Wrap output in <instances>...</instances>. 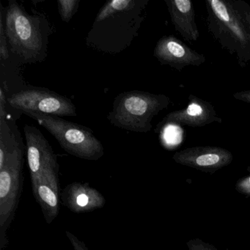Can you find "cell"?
<instances>
[{
  "mask_svg": "<svg viewBox=\"0 0 250 250\" xmlns=\"http://www.w3.org/2000/svg\"><path fill=\"white\" fill-rule=\"evenodd\" d=\"M149 0H110L98 13L86 43L104 53L117 54L138 35Z\"/></svg>",
  "mask_w": 250,
  "mask_h": 250,
  "instance_id": "obj_1",
  "label": "cell"
},
{
  "mask_svg": "<svg viewBox=\"0 0 250 250\" xmlns=\"http://www.w3.org/2000/svg\"><path fill=\"white\" fill-rule=\"evenodd\" d=\"M5 33L11 51L26 62H42L47 57L49 22L43 15H30L10 0L5 13Z\"/></svg>",
  "mask_w": 250,
  "mask_h": 250,
  "instance_id": "obj_2",
  "label": "cell"
},
{
  "mask_svg": "<svg viewBox=\"0 0 250 250\" xmlns=\"http://www.w3.org/2000/svg\"><path fill=\"white\" fill-rule=\"evenodd\" d=\"M209 33L222 49L235 55L241 68L250 62V28L229 0H206Z\"/></svg>",
  "mask_w": 250,
  "mask_h": 250,
  "instance_id": "obj_3",
  "label": "cell"
},
{
  "mask_svg": "<svg viewBox=\"0 0 250 250\" xmlns=\"http://www.w3.org/2000/svg\"><path fill=\"white\" fill-rule=\"evenodd\" d=\"M169 104L170 99L165 94L138 90L124 92L115 98L107 119L118 128L147 133L152 129L153 118Z\"/></svg>",
  "mask_w": 250,
  "mask_h": 250,
  "instance_id": "obj_4",
  "label": "cell"
},
{
  "mask_svg": "<svg viewBox=\"0 0 250 250\" xmlns=\"http://www.w3.org/2000/svg\"><path fill=\"white\" fill-rule=\"evenodd\" d=\"M46 128L68 154L84 160L97 161L104 154L103 146L91 129L61 117L28 114Z\"/></svg>",
  "mask_w": 250,
  "mask_h": 250,
  "instance_id": "obj_5",
  "label": "cell"
},
{
  "mask_svg": "<svg viewBox=\"0 0 250 250\" xmlns=\"http://www.w3.org/2000/svg\"><path fill=\"white\" fill-rule=\"evenodd\" d=\"M24 146L0 167V250L9 244L8 229L14 222L24 186Z\"/></svg>",
  "mask_w": 250,
  "mask_h": 250,
  "instance_id": "obj_6",
  "label": "cell"
},
{
  "mask_svg": "<svg viewBox=\"0 0 250 250\" xmlns=\"http://www.w3.org/2000/svg\"><path fill=\"white\" fill-rule=\"evenodd\" d=\"M10 106L25 115L76 117L77 107L68 98L44 87H29L8 98Z\"/></svg>",
  "mask_w": 250,
  "mask_h": 250,
  "instance_id": "obj_7",
  "label": "cell"
},
{
  "mask_svg": "<svg viewBox=\"0 0 250 250\" xmlns=\"http://www.w3.org/2000/svg\"><path fill=\"white\" fill-rule=\"evenodd\" d=\"M24 131L31 181L45 172H60L58 156L40 130L33 125H25Z\"/></svg>",
  "mask_w": 250,
  "mask_h": 250,
  "instance_id": "obj_8",
  "label": "cell"
},
{
  "mask_svg": "<svg viewBox=\"0 0 250 250\" xmlns=\"http://www.w3.org/2000/svg\"><path fill=\"white\" fill-rule=\"evenodd\" d=\"M172 159L183 166L213 173L231 164L233 156L229 150L218 146H197L176 152Z\"/></svg>",
  "mask_w": 250,
  "mask_h": 250,
  "instance_id": "obj_9",
  "label": "cell"
},
{
  "mask_svg": "<svg viewBox=\"0 0 250 250\" xmlns=\"http://www.w3.org/2000/svg\"><path fill=\"white\" fill-rule=\"evenodd\" d=\"M153 56L162 65L178 71H182L187 66H200L206 60L204 55L193 50L173 36H165L158 41Z\"/></svg>",
  "mask_w": 250,
  "mask_h": 250,
  "instance_id": "obj_10",
  "label": "cell"
},
{
  "mask_svg": "<svg viewBox=\"0 0 250 250\" xmlns=\"http://www.w3.org/2000/svg\"><path fill=\"white\" fill-rule=\"evenodd\" d=\"M214 123L222 124V119L218 116L213 104L191 94L188 96V104L187 107L173 111L167 115L158 125L156 130L167 124L197 128Z\"/></svg>",
  "mask_w": 250,
  "mask_h": 250,
  "instance_id": "obj_11",
  "label": "cell"
},
{
  "mask_svg": "<svg viewBox=\"0 0 250 250\" xmlns=\"http://www.w3.org/2000/svg\"><path fill=\"white\" fill-rule=\"evenodd\" d=\"M60 172H45L31 181L33 194L42 208L48 225L54 222L61 210V189Z\"/></svg>",
  "mask_w": 250,
  "mask_h": 250,
  "instance_id": "obj_12",
  "label": "cell"
},
{
  "mask_svg": "<svg viewBox=\"0 0 250 250\" xmlns=\"http://www.w3.org/2000/svg\"><path fill=\"white\" fill-rule=\"evenodd\" d=\"M61 202L73 213H83L104 207L106 199L88 183L74 182L62 190Z\"/></svg>",
  "mask_w": 250,
  "mask_h": 250,
  "instance_id": "obj_13",
  "label": "cell"
},
{
  "mask_svg": "<svg viewBox=\"0 0 250 250\" xmlns=\"http://www.w3.org/2000/svg\"><path fill=\"white\" fill-rule=\"evenodd\" d=\"M165 2L175 30L186 42H197L200 32L191 0H165Z\"/></svg>",
  "mask_w": 250,
  "mask_h": 250,
  "instance_id": "obj_14",
  "label": "cell"
},
{
  "mask_svg": "<svg viewBox=\"0 0 250 250\" xmlns=\"http://www.w3.org/2000/svg\"><path fill=\"white\" fill-rule=\"evenodd\" d=\"M20 135L6 118L0 120V167L11 155L24 146Z\"/></svg>",
  "mask_w": 250,
  "mask_h": 250,
  "instance_id": "obj_15",
  "label": "cell"
},
{
  "mask_svg": "<svg viewBox=\"0 0 250 250\" xmlns=\"http://www.w3.org/2000/svg\"><path fill=\"white\" fill-rule=\"evenodd\" d=\"M80 0H58V11L61 20L68 23L78 11Z\"/></svg>",
  "mask_w": 250,
  "mask_h": 250,
  "instance_id": "obj_16",
  "label": "cell"
},
{
  "mask_svg": "<svg viewBox=\"0 0 250 250\" xmlns=\"http://www.w3.org/2000/svg\"><path fill=\"white\" fill-rule=\"evenodd\" d=\"M231 5L239 14L247 27L250 28V5L244 0H229Z\"/></svg>",
  "mask_w": 250,
  "mask_h": 250,
  "instance_id": "obj_17",
  "label": "cell"
},
{
  "mask_svg": "<svg viewBox=\"0 0 250 250\" xmlns=\"http://www.w3.org/2000/svg\"><path fill=\"white\" fill-rule=\"evenodd\" d=\"M7 36L5 33V27L4 26L2 19V8L0 14V58L7 60L9 58L8 46H7Z\"/></svg>",
  "mask_w": 250,
  "mask_h": 250,
  "instance_id": "obj_18",
  "label": "cell"
},
{
  "mask_svg": "<svg viewBox=\"0 0 250 250\" xmlns=\"http://www.w3.org/2000/svg\"><path fill=\"white\" fill-rule=\"evenodd\" d=\"M187 247L188 250H217V249L211 244L197 238L188 241Z\"/></svg>",
  "mask_w": 250,
  "mask_h": 250,
  "instance_id": "obj_19",
  "label": "cell"
},
{
  "mask_svg": "<svg viewBox=\"0 0 250 250\" xmlns=\"http://www.w3.org/2000/svg\"><path fill=\"white\" fill-rule=\"evenodd\" d=\"M235 189L242 195L250 197V175L238 180L235 184Z\"/></svg>",
  "mask_w": 250,
  "mask_h": 250,
  "instance_id": "obj_20",
  "label": "cell"
},
{
  "mask_svg": "<svg viewBox=\"0 0 250 250\" xmlns=\"http://www.w3.org/2000/svg\"><path fill=\"white\" fill-rule=\"evenodd\" d=\"M67 238L69 240L71 244H72L74 250H89V249L86 247L85 244L83 241H80L75 235L70 232V231H65Z\"/></svg>",
  "mask_w": 250,
  "mask_h": 250,
  "instance_id": "obj_21",
  "label": "cell"
},
{
  "mask_svg": "<svg viewBox=\"0 0 250 250\" xmlns=\"http://www.w3.org/2000/svg\"><path fill=\"white\" fill-rule=\"evenodd\" d=\"M6 96L3 88H0V120L5 119L6 114Z\"/></svg>",
  "mask_w": 250,
  "mask_h": 250,
  "instance_id": "obj_22",
  "label": "cell"
},
{
  "mask_svg": "<svg viewBox=\"0 0 250 250\" xmlns=\"http://www.w3.org/2000/svg\"><path fill=\"white\" fill-rule=\"evenodd\" d=\"M232 96L236 100L250 104V90L238 92V93H234Z\"/></svg>",
  "mask_w": 250,
  "mask_h": 250,
  "instance_id": "obj_23",
  "label": "cell"
}]
</instances>
